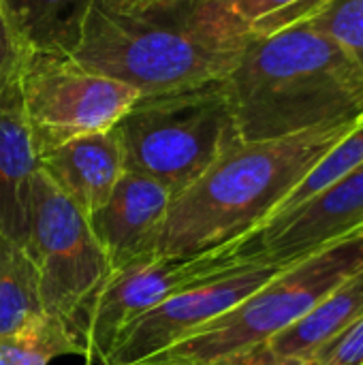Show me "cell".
I'll use <instances>...</instances> for the list:
<instances>
[{"mask_svg":"<svg viewBox=\"0 0 363 365\" xmlns=\"http://www.w3.org/2000/svg\"><path fill=\"white\" fill-rule=\"evenodd\" d=\"M250 38L227 0H94L68 60L150 96L227 79Z\"/></svg>","mask_w":363,"mask_h":365,"instance_id":"6da1fadb","label":"cell"},{"mask_svg":"<svg viewBox=\"0 0 363 365\" xmlns=\"http://www.w3.org/2000/svg\"><path fill=\"white\" fill-rule=\"evenodd\" d=\"M357 122L359 118L276 139L237 141L171 199L156 255L190 259L244 242Z\"/></svg>","mask_w":363,"mask_h":365,"instance_id":"7a4b0ae2","label":"cell"},{"mask_svg":"<svg viewBox=\"0 0 363 365\" xmlns=\"http://www.w3.org/2000/svg\"><path fill=\"white\" fill-rule=\"evenodd\" d=\"M242 141L276 139L363 115V71L308 19L252 34L227 77Z\"/></svg>","mask_w":363,"mask_h":365,"instance_id":"3957f363","label":"cell"},{"mask_svg":"<svg viewBox=\"0 0 363 365\" xmlns=\"http://www.w3.org/2000/svg\"><path fill=\"white\" fill-rule=\"evenodd\" d=\"M113 130L124 171L163 184L171 197L242 141L227 79L139 96Z\"/></svg>","mask_w":363,"mask_h":365,"instance_id":"277c9868","label":"cell"},{"mask_svg":"<svg viewBox=\"0 0 363 365\" xmlns=\"http://www.w3.org/2000/svg\"><path fill=\"white\" fill-rule=\"evenodd\" d=\"M362 267L363 233L355 231L285 267L229 312L141 365H214L263 346Z\"/></svg>","mask_w":363,"mask_h":365,"instance_id":"5b68a950","label":"cell"},{"mask_svg":"<svg viewBox=\"0 0 363 365\" xmlns=\"http://www.w3.org/2000/svg\"><path fill=\"white\" fill-rule=\"evenodd\" d=\"M26 250L36 269L43 312L81 342L83 314L109 276V263L86 216L41 169L32 182Z\"/></svg>","mask_w":363,"mask_h":365,"instance_id":"8992f818","label":"cell"},{"mask_svg":"<svg viewBox=\"0 0 363 365\" xmlns=\"http://www.w3.org/2000/svg\"><path fill=\"white\" fill-rule=\"evenodd\" d=\"M17 83L39 156L75 137L111 130L141 96L128 83L51 53L21 56Z\"/></svg>","mask_w":363,"mask_h":365,"instance_id":"52a82bcc","label":"cell"},{"mask_svg":"<svg viewBox=\"0 0 363 365\" xmlns=\"http://www.w3.org/2000/svg\"><path fill=\"white\" fill-rule=\"evenodd\" d=\"M285 267L235 263L188 284L126 325L103 365H141L252 295Z\"/></svg>","mask_w":363,"mask_h":365,"instance_id":"ba28073f","label":"cell"},{"mask_svg":"<svg viewBox=\"0 0 363 365\" xmlns=\"http://www.w3.org/2000/svg\"><path fill=\"white\" fill-rule=\"evenodd\" d=\"M231 265H235V261L223 255H203L190 259L152 255L109 272L83 314V357L105 361L126 325L158 306L175 291L210 278Z\"/></svg>","mask_w":363,"mask_h":365,"instance_id":"9c48e42d","label":"cell"},{"mask_svg":"<svg viewBox=\"0 0 363 365\" xmlns=\"http://www.w3.org/2000/svg\"><path fill=\"white\" fill-rule=\"evenodd\" d=\"M362 225L363 165L300 205L272 216L244 242L218 255L235 263L289 267L355 233Z\"/></svg>","mask_w":363,"mask_h":365,"instance_id":"30bf717a","label":"cell"},{"mask_svg":"<svg viewBox=\"0 0 363 365\" xmlns=\"http://www.w3.org/2000/svg\"><path fill=\"white\" fill-rule=\"evenodd\" d=\"M171 199L163 184L133 171L122 173L105 205L88 218L109 272L156 255Z\"/></svg>","mask_w":363,"mask_h":365,"instance_id":"8fae6325","label":"cell"},{"mask_svg":"<svg viewBox=\"0 0 363 365\" xmlns=\"http://www.w3.org/2000/svg\"><path fill=\"white\" fill-rule=\"evenodd\" d=\"M39 152L24 113L17 73L0 83V233L28 244L32 182Z\"/></svg>","mask_w":363,"mask_h":365,"instance_id":"7c38bea8","label":"cell"},{"mask_svg":"<svg viewBox=\"0 0 363 365\" xmlns=\"http://www.w3.org/2000/svg\"><path fill=\"white\" fill-rule=\"evenodd\" d=\"M39 169L88 218L109 199L124 173L116 130L75 137L39 156Z\"/></svg>","mask_w":363,"mask_h":365,"instance_id":"4fadbf2b","label":"cell"},{"mask_svg":"<svg viewBox=\"0 0 363 365\" xmlns=\"http://www.w3.org/2000/svg\"><path fill=\"white\" fill-rule=\"evenodd\" d=\"M94 0H0L19 56L51 53L68 58L83 34Z\"/></svg>","mask_w":363,"mask_h":365,"instance_id":"5bb4252c","label":"cell"},{"mask_svg":"<svg viewBox=\"0 0 363 365\" xmlns=\"http://www.w3.org/2000/svg\"><path fill=\"white\" fill-rule=\"evenodd\" d=\"M359 317H363V267L323 297L306 317L265 342V346L280 357L310 361Z\"/></svg>","mask_w":363,"mask_h":365,"instance_id":"9a60e30c","label":"cell"},{"mask_svg":"<svg viewBox=\"0 0 363 365\" xmlns=\"http://www.w3.org/2000/svg\"><path fill=\"white\" fill-rule=\"evenodd\" d=\"M43 314L34 263L17 242L0 233V336Z\"/></svg>","mask_w":363,"mask_h":365,"instance_id":"2e32d148","label":"cell"},{"mask_svg":"<svg viewBox=\"0 0 363 365\" xmlns=\"http://www.w3.org/2000/svg\"><path fill=\"white\" fill-rule=\"evenodd\" d=\"M60 355H83V346L45 312L0 336V365H49Z\"/></svg>","mask_w":363,"mask_h":365,"instance_id":"e0dca14e","label":"cell"},{"mask_svg":"<svg viewBox=\"0 0 363 365\" xmlns=\"http://www.w3.org/2000/svg\"><path fill=\"white\" fill-rule=\"evenodd\" d=\"M363 165V115L359 122L310 169V173L295 186V190L282 201V205L278 207L276 214L287 212L295 205H300L302 201H306L308 197L317 195L319 190L327 188L329 184H334L336 180L344 178L347 173H351L353 169ZM274 214V216H276ZM267 222V220H265Z\"/></svg>","mask_w":363,"mask_h":365,"instance_id":"ac0fdd59","label":"cell"},{"mask_svg":"<svg viewBox=\"0 0 363 365\" xmlns=\"http://www.w3.org/2000/svg\"><path fill=\"white\" fill-rule=\"evenodd\" d=\"M325 0H227L252 34H270L312 17Z\"/></svg>","mask_w":363,"mask_h":365,"instance_id":"d6986e66","label":"cell"},{"mask_svg":"<svg viewBox=\"0 0 363 365\" xmlns=\"http://www.w3.org/2000/svg\"><path fill=\"white\" fill-rule=\"evenodd\" d=\"M308 21L347 49L363 71V0H325Z\"/></svg>","mask_w":363,"mask_h":365,"instance_id":"ffe728a7","label":"cell"},{"mask_svg":"<svg viewBox=\"0 0 363 365\" xmlns=\"http://www.w3.org/2000/svg\"><path fill=\"white\" fill-rule=\"evenodd\" d=\"M310 361L315 365H363V317L327 342Z\"/></svg>","mask_w":363,"mask_h":365,"instance_id":"44dd1931","label":"cell"},{"mask_svg":"<svg viewBox=\"0 0 363 365\" xmlns=\"http://www.w3.org/2000/svg\"><path fill=\"white\" fill-rule=\"evenodd\" d=\"M214 365H315L308 359H297V357H280L276 353H272L265 344L263 346H257V349H250V351H244V353H237L225 361H218Z\"/></svg>","mask_w":363,"mask_h":365,"instance_id":"7402d4cb","label":"cell"},{"mask_svg":"<svg viewBox=\"0 0 363 365\" xmlns=\"http://www.w3.org/2000/svg\"><path fill=\"white\" fill-rule=\"evenodd\" d=\"M19 60H21V56L15 47V41L9 32L6 19H4L2 9H0V83L17 73Z\"/></svg>","mask_w":363,"mask_h":365,"instance_id":"603a6c76","label":"cell"},{"mask_svg":"<svg viewBox=\"0 0 363 365\" xmlns=\"http://www.w3.org/2000/svg\"><path fill=\"white\" fill-rule=\"evenodd\" d=\"M86 365H92V359H86Z\"/></svg>","mask_w":363,"mask_h":365,"instance_id":"cb8c5ba5","label":"cell"},{"mask_svg":"<svg viewBox=\"0 0 363 365\" xmlns=\"http://www.w3.org/2000/svg\"><path fill=\"white\" fill-rule=\"evenodd\" d=\"M107 2H124V0H107Z\"/></svg>","mask_w":363,"mask_h":365,"instance_id":"d4e9b609","label":"cell"},{"mask_svg":"<svg viewBox=\"0 0 363 365\" xmlns=\"http://www.w3.org/2000/svg\"><path fill=\"white\" fill-rule=\"evenodd\" d=\"M357 231H362V233H363V225H362V227H359V229H357Z\"/></svg>","mask_w":363,"mask_h":365,"instance_id":"484cf974","label":"cell"}]
</instances>
